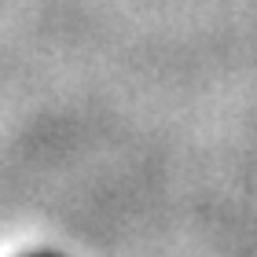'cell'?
I'll return each instance as SVG.
<instances>
[{"instance_id":"1","label":"cell","mask_w":257,"mask_h":257,"mask_svg":"<svg viewBox=\"0 0 257 257\" xmlns=\"http://www.w3.org/2000/svg\"><path fill=\"white\" fill-rule=\"evenodd\" d=\"M22 257H66L59 250H30V253H22Z\"/></svg>"}]
</instances>
